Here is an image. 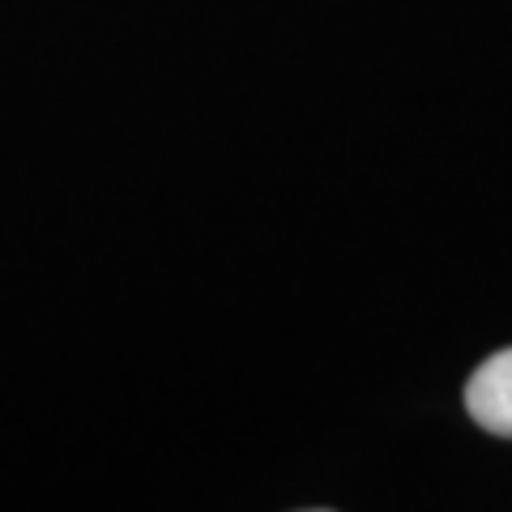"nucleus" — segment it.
Masks as SVG:
<instances>
[{"instance_id":"f257e3e1","label":"nucleus","mask_w":512,"mask_h":512,"mask_svg":"<svg viewBox=\"0 0 512 512\" xmlns=\"http://www.w3.org/2000/svg\"><path fill=\"white\" fill-rule=\"evenodd\" d=\"M466 410L491 436H512V350L491 355L466 384Z\"/></svg>"}]
</instances>
